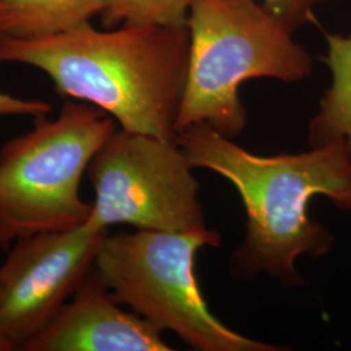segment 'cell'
Masks as SVG:
<instances>
[{"mask_svg":"<svg viewBox=\"0 0 351 351\" xmlns=\"http://www.w3.org/2000/svg\"><path fill=\"white\" fill-rule=\"evenodd\" d=\"M191 168H203L226 178L237 189L247 216V233L229 263L233 275L265 274L282 285H302L295 262L319 258L333 246L326 226L308 216L315 195L351 210V156L342 142L301 154L261 156L213 130L197 124L177 133Z\"/></svg>","mask_w":351,"mask_h":351,"instance_id":"obj_1","label":"cell"},{"mask_svg":"<svg viewBox=\"0 0 351 351\" xmlns=\"http://www.w3.org/2000/svg\"><path fill=\"white\" fill-rule=\"evenodd\" d=\"M189 45L188 26L88 24L47 37L0 34V64L33 66L59 95L101 108L121 129L177 142Z\"/></svg>","mask_w":351,"mask_h":351,"instance_id":"obj_2","label":"cell"},{"mask_svg":"<svg viewBox=\"0 0 351 351\" xmlns=\"http://www.w3.org/2000/svg\"><path fill=\"white\" fill-rule=\"evenodd\" d=\"M189 66L176 121L180 133L207 124L236 138L247 124L239 86L252 78L300 82L314 58L256 0H194L188 16Z\"/></svg>","mask_w":351,"mask_h":351,"instance_id":"obj_3","label":"cell"},{"mask_svg":"<svg viewBox=\"0 0 351 351\" xmlns=\"http://www.w3.org/2000/svg\"><path fill=\"white\" fill-rule=\"evenodd\" d=\"M116 130L101 108L71 99L56 117H38L32 130L1 146L0 252L17 239L88 221L93 203L81 198V181Z\"/></svg>","mask_w":351,"mask_h":351,"instance_id":"obj_4","label":"cell"},{"mask_svg":"<svg viewBox=\"0 0 351 351\" xmlns=\"http://www.w3.org/2000/svg\"><path fill=\"white\" fill-rule=\"evenodd\" d=\"M221 236L138 230L107 233L94 269L119 304L130 306L160 330H171L201 351H281L285 348L249 339L210 311L194 272L197 251L217 247Z\"/></svg>","mask_w":351,"mask_h":351,"instance_id":"obj_5","label":"cell"},{"mask_svg":"<svg viewBox=\"0 0 351 351\" xmlns=\"http://www.w3.org/2000/svg\"><path fill=\"white\" fill-rule=\"evenodd\" d=\"M177 142L117 129L93 158L95 193L88 226L126 224L138 230L203 233L199 184Z\"/></svg>","mask_w":351,"mask_h":351,"instance_id":"obj_6","label":"cell"},{"mask_svg":"<svg viewBox=\"0 0 351 351\" xmlns=\"http://www.w3.org/2000/svg\"><path fill=\"white\" fill-rule=\"evenodd\" d=\"M107 233L85 223L13 243L0 263V335L14 350H23L75 294Z\"/></svg>","mask_w":351,"mask_h":351,"instance_id":"obj_7","label":"cell"},{"mask_svg":"<svg viewBox=\"0 0 351 351\" xmlns=\"http://www.w3.org/2000/svg\"><path fill=\"white\" fill-rule=\"evenodd\" d=\"M163 330L119 307L94 267L27 351H171Z\"/></svg>","mask_w":351,"mask_h":351,"instance_id":"obj_8","label":"cell"},{"mask_svg":"<svg viewBox=\"0 0 351 351\" xmlns=\"http://www.w3.org/2000/svg\"><path fill=\"white\" fill-rule=\"evenodd\" d=\"M328 51L322 62L332 75L319 111L308 125L311 147L342 142L351 156V36L343 37L323 30Z\"/></svg>","mask_w":351,"mask_h":351,"instance_id":"obj_9","label":"cell"},{"mask_svg":"<svg viewBox=\"0 0 351 351\" xmlns=\"http://www.w3.org/2000/svg\"><path fill=\"white\" fill-rule=\"evenodd\" d=\"M110 0H0V34L14 38L55 36L88 25Z\"/></svg>","mask_w":351,"mask_h":351,"instance_id":"obj_10","label":"cell"},{"mask_svg":"<svg viewBox=\"0 0 351 351\" xmlns=\"http://www.w3.org/2000/svg\"><path fill=\"white\" fill-rule=\"evenodd\" d=\"M194 0H110L101 14L104 25L186 26Z\"/></svg>","mask_w":351,"mask_h":351,"instance_id":"obj_11","label":"cell"},{"mask_svg":"<svg viewBox=\"0 0 351 351\" xmlns=\"http://www.w3.org/2000/svg\"><path fill=\"white\" fill-rule=\"evenodd\" d=\"M328 0H262V5L269 13L295 33L302 26L316 23L315 10Z\"/></svg>","mask_w":351,"mask_h":351,"instance_id":"obj_12","label":"cell"},{"mask_svg":"<svg viewBox=\"0 0 351 351\" xmlns=\"http://www.w3.org/2000/svg\"><path fill=\"white\" fill-rule=\"evenodd\" d=\"M49 101L39 99H25L11 94L0 91V117L4 116H27V117H42L51 112Z\"/></svg>","mask_w":351,"mask_h":351,"instance_id":"obj_13","label":"cell"},{"mask_svg":"<svg viewBox=\"0 0 351 351\" xmlns=\"http://www.w3.org/2000/svg\"><path fill=\"white\" fill-rule=\"evenodd\" d=\"M14 348L12 345L0 335V351H13Z\"/></svg>","mask_w":351,"mask_h":351,"instance_id":"obj_14","label":"cell"}]
</instances>
